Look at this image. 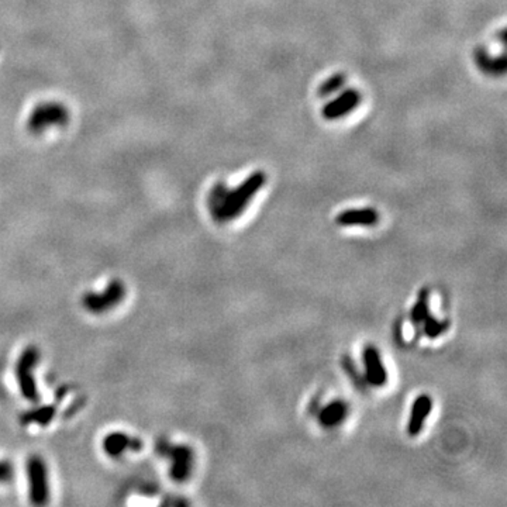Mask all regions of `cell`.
Segmentation results:
<instances>
[{"label": "cell", "instance_id": "cell-1", "mask_svg": "<svg viewBox=\"0 0 507 507\" xmlns=\"http://www.w3.org/2000/svg\"><path fill=\"white\" fill-rule=\"evenodd\" d=\"M267 177L264 172H254L247 178L238 188L225 194V191H216L214 196V210L217 218L231 220L241 214V211L250 204L257 192L264 186Z\"/></svg>", "mask_w": 507, "mask_h": 507}, {"label": "cell", "instance_id": "cell-2", "mask_svg": "<svg viewBox=\"0 0 507 507\" xmlns=\"http://www.w3.org/2000/svg\"><path fill=\"white\" fill-rule=\"evenodd\" d=\"M158 451L172 461L169 472L174 481L184 482L191 477L194 469V451L188 445H174L162 441L158 445Z\"/></svg>", "mask_w": 507, "mask_h": 507}, {"label": "cell", "instance_id": "cell-3", "mask_svg": "<svg viewBox=\"0 0 507 507\" xmlns=\"http://www.w3.org/2000/svg\"><path fill=\"white\" fill-rule=\"evenodd\" d=\"M38 360H40V355H38L37 348L30 347L21 354L20 361L17 364V381H18L20 391H21L23 396L31 402H37L40 399L35 379L33 375V371L38 362Z\"/></svg>", "mask_w": 507, "mask_h": 507}, {"label": "cell", "instance_id": "cell-4", "mask_svg": "<svg viewBox=\"0 0 507 507\" xmlns=\"http://www.w3.org/2000/svg\"><path fill=\"white\" fill-rule=\"evenodd\" d=\"M28 472V485H30V498L35 505H44L48 502V477L47 467L40 457L30 458L27 464Z\"/></svg>", "mask_w": 507, "mask_h": 507}, {"label": "cell", "instance_id": "cell-5", "mask_svg": "<svg viewBox=\"0 0 507 507\" xmlns=\"http://www.w3.org/2000/svg\"><path fill=\"white\" fill-rule=\"evenodd\" d=\"M126 296V289L121 282H111L103 294H91L85 296L84 306L92 313H103L120 303Z\"/></svg>", "mask_w": 507, "mask_h": 507}, {"label": "cell", "instance_id": "cell-6", "mask_svg": "<svg viewBox=\"0 0 507 507\" xmlns=\"http://www.w3.org/2000/svg\"><path fill=\"white\" fill-rule=\"evenodd\" d=\"M360 101H361V95L357 89L344 91L334 101L327 103L323 107V117L327 120H335L344 117L360 104Z\"/></svg>", "mask_w": 507, "mask_h": 507}, {"label": "cell", "instance_id": "cell-7", "mask_svg": "<svg viewBox=\"0 0 507 507\" xmlns=\"http://www.w3.org/2000/svg\"><path fill=\"white\" fill-rule=\"evenodd\" d=\"M364 365L367 379L372 386L381 388L388 382V372L382 362V358L378 350L372 345H368L364 351Z\"/></svg>", "mask_w": 507, "mask_h": 507}, {"label": "cell", "instance_id": "cell-8", "mask_svg": "<svg viewBox=\"0 0 507 507\" xmlns=\"http://www.w3.org/2000/svg\"><path fill=\"white\" fill-rule=\"evenodd\" d=\"M335 221L340 225H375L379 221V214L375 208H348L341 211Z\"/></svg>", "mask_w": 507, "mask_h": 507}, {"label": "cell", "instance_id": "cell-9", "mask_svg": "<svg viewBox=\"0 0 507 507\" xmlns=\"http://www.w3.org/2000/svg\"><path fill=\"white\" fill-rule=\"evenodd\" d=\"M431 408H433V399L427 395H421L414 401L407 424V431L410 435L420 434L427 417L431 413Z\"/></svg>", "mask_w": 507, "mask_h": 507}, {"label": "cell", "instance_id": "cell-10", "mask_svg": "<svg viewBox=\"0 0 507 507\" xmlns=\"http://www.w3.org/2000/svg\"><path fill=\"white\" fill-rule=\"evenodd\" d=\"M103 448L110 457H118L126 451L137 452L141 448V442L137 438L134 440V438L128 437L127 434L114 433L104 438Z\"/></svg>", "mask_w": 507, "mask_h": 507}, {"label": "cell", "instance_id": "cell-11", "mask_svg": "<svg viewBox=\"0 0 507 507\" xmlns=\"http://www.w3.org/2000/svg\"><path fill=\"white\" fill-rule=\"evenodd\" d=\"M348 413V407L344 402H333L328 406H325L321 413H320V421L325 427H334L340 424Z\"/></svg>", "mask_w": 507, "mask_h": 507}, {"label": "cell", "instance_id": "cell-12", "mask_svg": "<svg viewBox=\"0 0 507 507\" xmlns=\"http://www.w3.org/2000/svg\"><path fill=\"white\" fill-rule=\"evenodd\" d=\"M423 325V333L424 335H427L428 338L434 340L440 335H442L448 328H450V323L448 321H442V320H437L435 317L431 316V313L424 318V321L421 323Z\"/></svg>", "mask_w": 507, "mask_h": 507}, {"label": "cell", "instance_id": "cell-13", "mask_svg": "<svg viewBox=\"0 0 507 507\" xmlns=\"http://www.w3.org/2000/svg\"><path fill=\"white\" fill-rule=\"evenodd\" d=\"M428 303H430V295H428V291L424 289L420 292V296L411 310V321L414 325H421L424 318L430 314Z\"/></svg>", "mask_w": 507, "mask_h": 507}, {"label": "cell", "instance_id": "cell-14", "mask_svg": "<svg viewBox=\"0 0 507 507\" xmlns=\"http://www.w3.org/2000/svg\"><path fill=\"white\" fill-rule=\"evenodd\" d=\"M345 82V77L341 74H337L331 78H328L321 87H320V95L321 96H328L333 95L334 92H337Z\"/></svg>", "mask_w": 507, "mask_h": 507}, {"label": "cell", "instance_id": "cell-15", "mask_svg": "<svg viewBox=\"0 0 507 507\" xmlns=\"http://www.w3.org/2000/svg\"><path fill=\"white\" fill-rule=\"evenodd\" d=\"M54 407H43V408H38L35 411H31L30 414H27L26 417V423L28 421H33V423H38V424H47L52 416H54Z\"/></svg>", "mask_w": 507, "mask_h": 507}, {"label": "cell", "instance_id": "cell-16", "mask_svg": "<svg viewBox=\"0 0 507 507\" xmlns=\"http://www.w3.org/2000/svg\"><path fill=\"white\" fill-rule=\"evenodd\" d=\"M11 477V467L6 462L0 464V482L7 481Z\"/></svg>", "mask_w": 507, "mask_h": 507}]
</instances>
